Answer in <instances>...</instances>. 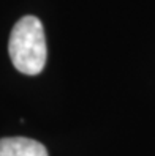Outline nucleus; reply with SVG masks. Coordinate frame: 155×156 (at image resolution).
Here are the masks:
<instances>
[{"label":"nucleus","mask_w":155,"mask_h":156,"mask_svg":"<svg viewBox=\"0 0 155 156\" xmlns=\"http://www.w3.org/2000/svg\"><path fill=\"white\" fill-rule=\"evenodd\" d=\"M8 52L14 68L27 76H36L46 65L48 49L41 21L24 16L16 22L10 35Z\"/></svg>","instance_id":"nucleus-1"},{"label":"nucleus","mask_w":155,"mask_h":156,"mask_svg":"<svg viewBox=\"0 0 155 156\" xmlns=\"http://www.w3.org/2000/svg\"><path fill=\"white\" fill-rule=\"evenodd\" d=\"M0 156H49L44 145L27 137L0 139Z\"/></svg>","instance_id":"nucleus-2"}]
</instances>
